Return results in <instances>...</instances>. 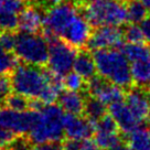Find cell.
<instances>
[{
    "mask_svg": "<svg viewBox=\"0 0 150 150\" xmlns=\"http://www.w3.org/2000/svg\"><path fill=\"white\" fill-rule=\"evenodd\" d=\"M144 4H145V6L148 8V10L150 11V0H141Z\"/></svg>",
    "mask_w": 150,
    "mask_h": 150,
    "instance_id": "obj_40",
    "label": "cell"
},
{
    "mask_svg": "<svg viewBox=\"0 0 150 150\" xmlns=\"http://www.w3.org/2000/svg\"><path fill=\"white\" fill-rule=\"evenodd\" d=\"M140 25H141V28H142L144 33H145L146 41L150 44V14L141 22Z\"/></svg>",
    "mask_w": 150,
    "mask_h": 150,
    "instance_id": "obj_37",
    "label": "cell"
},
{
    "mask_svg": "<svg viewBox=\"0 0 150 150\" xmlns=\"http://www.w3.org/2000/svg\"><path fill=\"white\" fill-rule=\"evenodd\" d=\"M28 1H29V0H28Z\"/></svg>",
    "mask_w": 150,
    "mask_h": 150,
    "instance_id": "obj_45",
    "label": "cell"
},
{
    "mask_svg": "<svg viewBox=\"0 0 150 150\" xmlns=\"http://www.w3.org/2000/svg\"><path fill=\"white\" fill-rule=\"evenodd\" d=\"M29 150H38V148L35 147V146H34V147H31V148H30Z\"/></svg>",
    "mask_w": 150,
    "mask_h": 150,
    "instance_id": "obj_43",
    "label": "cell"
},
{
    "mask_svg": "<svg viewBox=\"0 0 150 150\" xmlns=\"http://www.w3.org/2000/svg\"><path fill=\"white\" fill-rule=\"evenodd\" d=\"M130 69L134 84L139 87L150 88V56L131 62Z\"/></svg>",
    "mask_w": 150,
    "mask_h": 150,
    "instance_id": "obj_18",
    "label": "cell"
},
{
    "mask_svg": "<svg viewBox=\"0 0 150 150\" xmlns=\"http://www.w3.org/2000/svg\"><path fill=\"white\" fill-rule=\"evenodd\" d=\"M17 37L16 31H1L0 32V44L6 50L14 52V47L17 44Z\"/></svg>",
    "mask_w": 150,
    "mask_h": 150,
    "instance_id": "obj_31",
    "label": "cell"
},
{
    "mask_svg": "<svg viewBox=\"0 0 150 150\" xmlns=\"http://www.w3.org/2000/svg\"><path fill=\"white\" fill-rule=\"evenodd\" d=\"M39 7L29 4L19 13V30L21 32L38 33L42 30L43 14Z\"/></svg>",
    "mask_w": 150,
    "mask_h": 150,
    "instance_id": "obj_15",
    "label": "cell"
},
{
    "mask_svg": "<svg viewBox=\"0 0 150 150\" xmlns=\"http://www.w3.org/2000/svg\"><path fill=\"white\" fill-rule=\"evenodd\" d=\"M92 32H93V27L84 16L79 12L65 30L62 39L75 49L80 50L84 49L87 45Z\"/></svg>",
    "mask_w": 150,
    "mask_h": 150,
    "instance_id": "obj_11",
    "label": "cell"
},
{
    "mask_svg": "<svg viewBox=\"0 0 150 150\" xmlns=\"http://www.w3.org/2000/svg\"><path fill=\"white\" fill-rule=\"evenodd\" d=\"M125 102L141 124L147 122L150 112V88L131 86L127 89Z\"/></svg>",
    "mask_w": 150,
    "mask_h": 150,
    "instance_id": "obj_12",
    "label": "cell"
},
{
    "mask_svg": "<svg viewBox=\"0 0 150 150\" xmlns=\"http://www.w3.org/2000/svg\"><path fill=\"white\" fill-rule=\"evenodd\" d=\"M63 82H64V87L65 89L69 91H74V92H83V93H87L86 92V87H87V81L85 80L83 76H81L79 73H76L75 71H71L70 73L63 77Z\"/></svg>",
    "mask_w": 150,
    "mask_h": 150,
    "instance_id": "obj_24",
    "label": "cell"
},
{
    "mask_svg": "<svg viewBox=\"0 0 150 150\" xmlns=\"http://www.w3.org/2000/svg\"><path fill=\"white\" fill-rule=\"evenodd\" d=\"M12 89L11 81L8 75H1L0 76V108L5 107L7 98L9 97Z\"/></svg>",
    "mask_w": 150,
    "mask_h": 150,
    "instance_id": "obj_30",
    "label": "cell"
},
{
    "mask_svg": "<svg viewBox=\"0 0 150 150\" xmlns=\"http://www.w3.org/2000/svg\"><path fill=\"white\" fill-rule=\"evenodd\" d=\"M76 4H83V2H87L89 0H74Z\"/></svg>",
    "mask_w": 150,
    "mask_h": 150,
    "instance_id": "obj_41",
    "label": "cell"
},
{
    "mask_svg": "<svg viewBox=\"0 0 150 150\" xmlns=\"http://www.w3.org/2000/svg\"><path fill=\"white\" fill-rule=\"evenodd\" d=\"M128 23H141L150 11L141 0H125Z\"/></svg>",
    "mask_w": 150,
    "mask_h": 150,
    "instance_id": "obj_20",
    "label": "cell"
},
{
    "mask_svg": "<svg viewBox=\"0 0 150 150\" xmlns=\"http://www.w3.org/2000/svg\"><path fill=\"white\" fill-rule=\"evenodd\" d=\"M86 94L87 93L64 89L59 96L57 104L65 112L83 115L86 102Z\"/></svg>",
    "mask_w": 150,
    "mask_h": 150,
    "instance_id": "obj_16",
    "label": "cell"
},
{
    "mask_svg": "<svg viewBox=\"0 0 150 150\" xmlns=\"http://www.w3.org/2000/svg\"><path fill=\"white\" fill-rule=\"evenodd\" d=\"M19 64V59L14 52L8 51L0 44V76L9 75Z\"/></svg>",
    "mask_w": 150,
    "mask_h": 150,
    "instance_id": "obj_23",
    "label": "cell"
},
{
    "mask_svg": "<svg viewBox=\"0 0 150 150\" xmlns=\"http://www.w3.org/2000/svg\"><path fill=\"white\" fill-rule=\"evenodd\" d=\"M63 150H80L81 139H72L66 138L65 140L62 141Z\"/></svg>",
    "mask_w": 150,
    "mask_h": 150,
    "instance_id": "obj_36",
    "label": "cell"
},
{
    "mask_svg": "<svg viewBox=\"0 0 150 150\" xmlns=\"http://www.w3.org/2000/svg\"><path fill=\"white\" fill-rule=\"evenodd\" d=\"M80 12L75 1L63 0L45 10L43 16V27L41 33L50 42L56 38H62L67 27Z\"/></svg>",
    "mask_w": 150,
    "mask_h": 150,
    "instance_id": "obj_5",
    "label": "cell"
},
{
    "mask_svg": "<svg viewBox=\"0 0 150 150\" xmlns=\"http://www.w3.org/2000/svg\"><path fill=\"white\" fill-rule=\"evenodd\" d=\"M63 0H29V4L39 7L40 9H49L52 6H55L62 2Z\"/></svg>",
    "mask_w": 150,
    "mask_h": 150,
    "instance_id": "obj_33",
    "label": "cell"
},
{
    "mask_svg": "<svg viewBox=\"0 0 150 150\" xmlns=\"http://www.w3.org/2000/svg\"><path fill=\"white\" fill-rule=\"evenodd\" d=\"M64 134L66 138L85 139L91 138L95 132V124L91 122L84 115H75L65 112L64 119Z\"/></svg>",
    "mask_w": 150,
    "mask_h": 150,
    "instance_id": "obj_13",
    "label": "cell"
},
{
    "mask_svg": "<svg viewBox=\"0 0 150 150\" xmlns=\"http://www.w3.org/2000/svg\"><path fill=\"white\" fill-rule=\"evenodd\" d=\"M5 150H22V149H20V148H18V147H16V146H13L12 144L7 148V149H5Z\"/></svg>",
    "mask_w": 150,
    "mask_h": 150,
    "instance_id": "obj_39",
    "label": "cell"
},
{
    "mask_svg": "<svg viewBox=\"0 0 150 150\" xmlns=\"http://www.w3.org/2000/svg\"><path fill=\"white\" fill-rule=\"evenodd\" d=\"M80 150H102L97 145V142L95 139L92 138H85V139H81Z\"/></svg>",
    "mask_w": 150,
    "mask_h": 150,
    "instance_id": "obj_34",
    "label": "cell"
},
{
    "mask_svg": "<svg viewBox=\"0 0 150 150\" xmlns=\"http://www.w3.org/2000/svg\"><path fill=\"white\" fill-rule=\"evenodd\" d=\"M108 112L112 117L116 120L118 127L125 135L129 134L141 126V122L132 114L126 102L120 100L108 105Z\"/></svg>",
    "mask_w": 150,
    "mask_h": 150,
    "instance_id": "obj_14",
    "label": "cell"
},
{
    "mask_svg": "<svg viewBox=\"0 0 150 150\" xmlns=\"http://www.w3.org/2000/svg\"><path fill=\"white\" fill-rule=\"evenodd\" d=\"M14 53L19 61L32 64V65L44 66L47 64L50 44L43 34L30 32L18 33L17 44Z\"/></svg>",
    "mask_w": 150,
    "mask_h": 150,
    "instance_id": "obj_6",
    "label": "cell"
},
{
    "mask_svg": "<svg viewBox=\"0 0 150 150\" xmlns=\"http://www.w3.org/2000/svg\"><path fill=\"white\" fill-rule=\"evenodd\" d=\"M38 150H63L62 141H49L41 145H35Z\"/></svg>",
    "mask_w": 150,
    "mask_h": 150,
    "instance_id": "obj_35",
    "label": "cell"
},
{
    "mask_svg": "<svg viewBox=\"0 0 150 150\" xmlns=\"http://www.w3.org/2000/svg\"><path fill=\"white\" fill-rule=\"evenodd\" d=\"M50 53L47 60V69L53 74L64 77L73 70L77 49L64 41L62 38H56L49 42Z\"/></svg>",
    "mask_w": 150,
    "mask_h": 150,
    "instance_id": "obj_7",
    "label": "cell"
},
{
    "mask_svg": "<svg viewBox=\"0 0 150 150\" xmlns=\"http://www.w3.org/2000/svg\"><path fill=\"white\" fill-rule=\"evenodd\" d=\"M106 104H104L102 100H99L98 98L86 95V102H85V107H84V115L86 118H88L91 122H93L94 124L97 122L100 118L106 115Z\"/></svg>",
    "mask_w": 150,
    "mask_h": 150,
    "instance_id": "obj_21",
    "label": "cell"
},
{
    "mask_svg": "<svg viewBox=\"0 0 150 150\" xmlns=\"http://www.w3.org/2000/svg\"><path fill=\"white\" fill-rule=\"evenodd\" d=\"M73 71L79 73L81 76H83L86 81L97 74V69H96L93 53H89L87 51V47L80 49L77 51L74 65H73Z\"/></svg>",
    "mask_w": 150,
    "mask_h": 150,
    "instance_id": "obj_17",
    "label": "cell"
},
{
    "mask_svg": "<svg viewBox=\"0 0 150 150\" xmlns=\"http://www.w3.org/2000/svg\"><path fill=\"white\" fill-rule=\"evenodd\" d=\"M0 31H1V30H0Z\"/></svg>",
    "mask_w": 150,
    "mask_h": 150,
    "instance_id": "obj_44",
    "label": "cell"
},
{
    "mask_svg": "<svg viewBox=\"0 0 150 150\" xmlns=\"http://www.w3.org/2000/svg\"><path fill=\"white\" fill-rule=\"evenodd\" d=\"M39 117V112H18L11 108H0V126L14 132L17 136H25L31 131Z\"/></svg>",
    "mask_w": 150,
    "mask_h": 150,
    "instance_id": "obj_8",
    "label": "cell"
},
{
    "mask_svg": "<svg viewBox=\"0 0 150 150\" xmlns=\"http://www.w3.org/2000/svg\"><path fill=\"white\" fill-rule=\"evenodd\" d=\"M93 56L97 74L126 91L132 86L130 64L120 49L93 50Z\"/></svg>",
    "mask_w": 150,
    "mask_h": 150,
    "instance_id": "obj_1",
    "label": "cell"
},
{
    "mask_svg": "<svg viewBox=\"0 0 150 150\" xmlns=\"http://www.w3.org/2000/svg\"><path fill=\"white\" fill-rule=\"evenodd\" d=\"M126 144L130 150H150V132L145 127H139L126 135Z\"/></svg>",
    "mask_w": 150,
    "mask_h": 150,
    "instance_id": "obj_19",
    "label": "cell"
},
{
    "mask_svg": "<svg viewBox=\"0 0 150 150\" xmlns=\"http://www.w3.org/2000/svg\"><path fill=\"white\" fill-rule=\"evenodd\" d=\"M28 4V0H0V11L20 13Z\"/></svg>",
    "mask_w": 150,
    "mask_h": 150,
    "instance_id": "obj_29",
    "label": "cell"
},
{
    "mask_svg": "<svg viewBox=\"0 0 150 150\" xmlns=\"http://www.w3.org/2000/svg\"><path fill=\"white\" fill-rule=\"evenodd\" d=\"M125 39L127 42L131 43H145L146 38L145 33L142 31L141 25L139 23H129L127 25V28L124 30Z\"/></svg>",
    "mask_w": 150,
    "mask_h": 150,
    "instance_id": "obj_27",
    "label": "cell"
},
{
    "mask_svg": "<svg viewBox=\"0 0 150 150\" xmlns=\"http://www.w3.org/2000/svg\"><path fill=\"white\" fill-rule=\"evenodd\" d=\"M29 103H30V98L27 96H24L22 94L19 93H11L9 97L7 98L5 107L11 108L13 110H18V112H23V110H28L29 109Z\"/></svg>",
    "mask_w": 150,
    "mask_h": 150,
    "instance_id": "obj_26",
    "label": "cell"
},
{
    "mask_svg": "<svg viewBox=\"0 0 150 150\" xmlns=\"http://www.w3.org/2000/svg\"><path fill=\"white\" fill-rule=\"evenodd\" d=\"M76 6L93 28L103 25L120 27L128 22L125 0H89Z\"/></svg>",
    "mask_w": 150,
    "mask_h": 150,
    "instance_id": "obj_2",
    "label": "cell"
},
{
    "mask_svg": "<svg viewBox=\"0 0 150 150\" xmlns=\"http://www.w3.org/2000/svg\"><path fill=\"white\" fill-rule=\"evenodd\" d=\"M0 30L1 31H17L19 30L18 13L0 11Z\"/></svg>",
    "mask_w": 150,
    "mask_h": 150,
    "instance_id": "obj_28",
    "label": "cell"
},
{
    "mask_svg": "<svg viewBox=\"0 0 150 150\" xmlns=\"http://www.w3.org/2000/svg\"><path fill=\"white\" fill-rule=\"evenodd\" d=\"M147 122H148V126L150 127V112H149V115H148V118H147Z\"/></svg>",
    "mask_w": 150,
    "mask_h": 150,
    "instance_id": "obj_42",
    "label": "cell"
},
{
    "mask_svg": "<svg viewBox=\"0 0 150 150\" xmlns=\"http://www.w3.org/2000/svg\"><path fill=\"white\" fill-rule=\"evenodd\" d=\"M124 30L117 25H103L93 30L86 47L89 50L119 49L124 44Z\"/></svg>",
    "mask_w": 150,
    "mask_h": 150,
    "instance_id": "obj_10",
    "label": "cell"
},
{
    "mask_svg": "<svg viewBox=\"0 0 150 150\" xmlns=\"http://www.w3.org/2000/svg\"><path fill=\"white\" fill-rule=\"evenodd\" d=\"M122 89L124 88L104 79L99 74L94 75L92 79L87 80V94L98 98L106 105L124 100L126 93Z\"/></svg>",
    "mask_w": 150,
    "mask_h": 150,
    "instance_id": "obj_9",
    "label": "cell"
},
{
    "mask_svg": "<svg viewBox=\"0 0 150 150\" xmlns=\"http://www.w3.org/2000/svg\"><path fill=\"white\" fill-rule=\"evenodd\" d=\"M17 135L5 127L0 126V150H5L17 138Z\"/></svg>",
    "mask_w": 150,
    "mask_h": 150,
    "instance_id": "obj_32",
    "label": "cell"
},
{
    "mask_svg": "<svg viewBox=\"0 0 150 150\" xmlns=\"http://www.w3.org/2000/svg\"><path fill=\"white\" fill-rule=\"evenodd\" d=\"M119 49L122 50V52L130 63L150 56V47L146 45L145 43L127 42L124 43Z\"/></svg>",
    "mask_w": 150,
    "mask_h": 150,
    "instance_id": "obj_22",
    "label": "cell"
},
{
    "mask_svg": "<svg viewBox=\"0 0 150 150\" xmlns=\"http://www.w3.org/2000/svg\"><path fill=\"white\" fill-rule=\"evenodd\" d=\"M65 112L59 104H49L39 112V117L28 138L32 145H41L49 141H62L64 134Z\"/></svg>",
    "mask_w": 150,
    "mask_h": 150,
    "instance_id": "obj_4",
    "label": "cell"
},
{
    "mask_svg": "<svg viewBox=\"0 0 150 150\" xmlns=\"http://www.w3.org/2000/svg\"><path fill=\"white\" fill-rule=\"evenodd\" d=\"M94 139L99 146L102 150H107L109 148L117 145L122 141V137L119 132H103V131H95Z\"/></svg>",
    "mask_w": 150,
    "mask_h": 150,
    "instance_id": "obj_25",
    "label": "cell"
},
{
    "mask_svg": "<svg viewBox=\"0 0 150 150\" xmlns=\"http://www.w3.org/2000/svg\"><path fill=\"white\" fill-rule=\"evenodd\" d=\"M107 150H130V149L128 148V146H127L126 142L120 141V142H118L117 145H115L114 147H112V148H109V149H107Z\"/></svg>",
    "mask_w": 150,
    "mask_h": 150,
    "instance_id": "obj_38",
    "label": "cell"
},
{
    "mask_svg": "<svg viewBox=\"0 0 150 150\" xmlns=\"http://www.w3.org/2000/svg\"><path fill=\"white\" fill-rule=\"evenodd\" d=\"M53 73L43 66L19 63L11 74L10 81L16 93L22 94L28 98H40L49 85Z\"/></svg>",
    "mask_w": 150,
    "mask_h": 150,
    "instance_id": "obj_3",
    "label": "cell"
}]
</instances>
